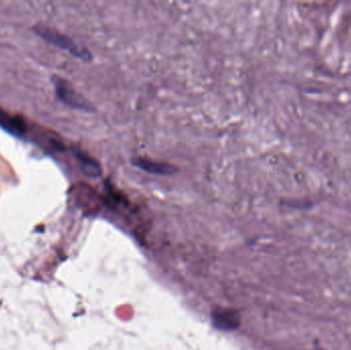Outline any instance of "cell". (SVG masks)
Here are the masks:
<instances>
[{
  "label": "cell",
  "mask_w": 351,
  "mask_h": 350,
  "mask_svg": "<svg viewBox=\"0 0 351 350\" xmlns=\"http://www.w3.org/2000/svg\"><path fill=\"white\" fill-rule=\"evenodd\" d=\"M33 30L39 37H41L48 43H51L55 47L65 50L69 52L70 54H72L73 56L79 59H82L84 61L92 60V54L86 48L74 42V40L69 38L68 36H66V35L60 33L59 31L54 30L50 27H46L43 25H38L36 27H34Z\"/></svg>",
  "instance_id": "obj_1"
},
{
  "label": "cell",
  "mask_w": 351,
  "mask_h": 350,
  "mask_svg": "<svg viewBox=\"0 0 351 350\" xmlns=\"http://www.w3.org/2000/svg\"><path fill=\"white\" fill-rule=\"evenodd\" d=\"M53 83L58 97L68 106L85 112H93L95 110L93 105L65 79L55 76L53 78Z\"/></svg>",
  "instance_id": "obj_2"
},
{
  "label": "cell",
  "mask_w": 351,
  "mask_h": 350,
  "mask_svg": "<svg viewBox=\"0 0 351 350\" xmlns=\"http://www.w3.org/2000/svg\"><path fill=\"white\" fill-rule=\"evenodd\" d=\"M131 163L135 166L141 168L145 171L156 173V174H172L177 171V168L170 164L153 161L146 158H139V157L134 158L131 160Z\"/></svg>",
  "instance_id": "obj_3"
},
{
  "label": "cell",
  "mask_w": 351,
  "mask_h": 350,
  "mask_svg": "<svg viewBox=\"0 0 351 350\" xmlns=\"http://www.w3.org/2000/svg\"><path fill=\"white\" fill-rule=\"evenodd\" d=\"M213 320L216 327L223 330H232L236 328L239 324L238 318L235 312L231 310L216 311V313L213 316Z\"/></svg>",
  "instance_id": "obj_4"
},
{
  "label": "cell",
  "mask_w": 351,
  "mask_h": 350,
  "mask_svg": "<svg viewBox=\"0 0 351 350\" xmlns=\"http://www.w3.org/2000/svg\"><path fill=\"white\" fill-rule=\"evenodd\" d=\"M79 162L81 163V166L84 170V173H86L91 178H98L101 174V166L99 163H97L94 159L90 158L83 153H77L76 154Z\"/></svg>",
  "instance_id": "obj_5"
},
{
  "label": "cell",
  "mask_w": 351,
  "mask_h": 350,
  "mask_svg": "<svg viewBox=\"0 0 351 350\" xmlns=\"http://www.w3.org/2000/svg\"><path fill=\"white\" fill-rule=\"evenodd\" d=\"M0 125L15 134H22L24 132L23 122H20L18 118L12 117L2 110H0Z\"/></svg>",
  "instance_id": "obj_6"
}]
</instances>
